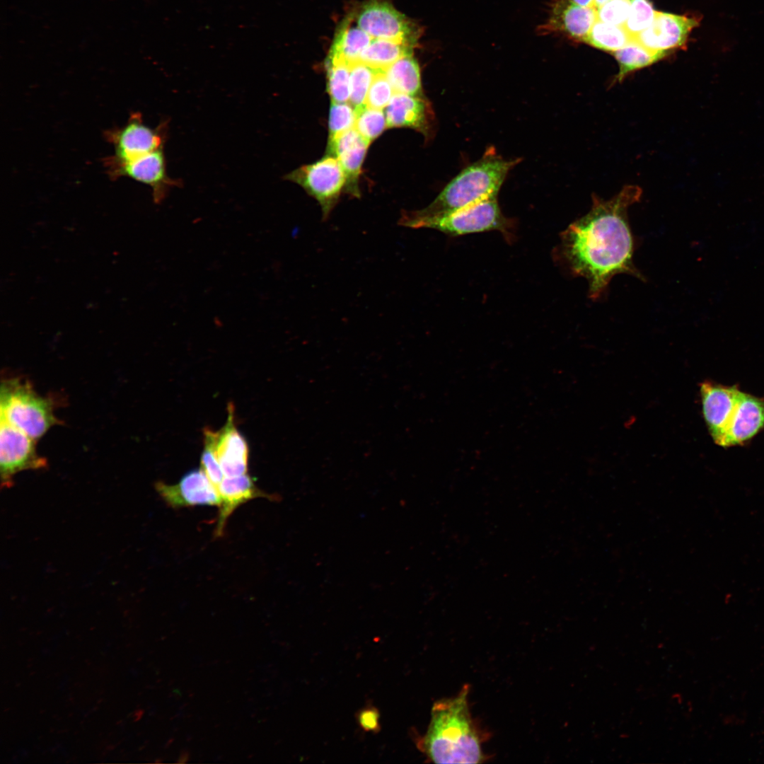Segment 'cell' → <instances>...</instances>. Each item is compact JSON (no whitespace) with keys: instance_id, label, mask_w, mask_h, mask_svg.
Segmentation results:
<instances>
[{"instance_id":"cell-1","label":"cell","mask_w":764,"mask_h":764,"mask_svg":"<svg viewBox=\"0 0 764 764\" xmlns=\"http://www.w3.org/2000/svg\"><path fill=\"white\" fill-rule=\"evenodd\" d=\"M641 195L639 187L627 185L608 200L594 196L589 212L561 233V260L574 276L587 281L591 299H599L616 274L644 279L633 262L635 240L627 216Z\"/></svg>"},{"instance_id":"cell-30","label":"cell","mask_w":764,"mask_h":764,"mask_svg":"<svg viewBox=\"0 0 764 764\" xmlns=\"http://www.w3.org/2000/svg\"><path fill=\"white\" fill-rule=\"evenodd\" d=\"M394 93L384 71H378L368 91L365 105L372 108L382 110L388 106Z\"/></svg>"},{"instance_id":"cell-23","label":"cell","mask_w":764,"mask_h":764,"mask_svg":"<svg viewBox=\"0 0 764 764\" xmlns=\"http://www.w3.org/2000/svg\"><path fill=\"white\" fill-rule=\"evenodd\" d=\"M619 65L616 80L621 81L628 74L648 66L666 57L667 54L650 50L635 40L623 48L612 52Z\"/></svg>"},{"instance_id":"cell-2","label":"cell","mask_w":764,"mask_h":764,"mask_svg":"<svg viewBox=\"0 0 764 764\" xmlns=\"http://www.w3.org/2000/svg\"><path fill=\"white\" fill-rule=\"evenodd\" d=\"M469 685L453 698L434 702L426 734L419 748L435 763H480L485 756L482 736L468 707Z\"/></svg>"},{"instance_id":"cell-18","label":"cell","mask_w":764,"mask_h":764,"mask_svg":"<svg viewBox=\"0 0 764 764\" xmlns=\"http://www.w3.org/2000/svg\"><path fill=\"white\" fill-rule=\"evenodd\" d=\"M432 112L424 97L394 93L386 110L388 127H407L427 134Z\"/></svg>"},{"instance_id":"cell-19","label":"cell","mask_w":764,"mask_h":764,"mask_svg":"<svg viewBox=\"0 0 764 764\" xmlns=\"http://www.w3.org/2000/svg\"><path fill=\"white\" fill-rule=\"evenodd\" d=\"M369 143L354 127L330 140V148L345 173L350 192L355 195L358 194L357 180Z\"/></svg>"},{"instance_id":"cell-4","label":"cell","mask_w":764,"mask_h":764,"mask_svg":"<svg viewBox=\"0 0 764 764\" xmlns=\"http://www.w3.org/2000/svg\"><path fill=\"white\" fill-rule=\"evenodd\" d=\"M0 417L34 440L58 423L50 398L39 395L28 381L4 380L0 391Z\"/></svg>"},{"instance_id":"cell-24","label":"cell","mask_w":764,"mask_h":764,"mask_svg":"<svg viewBox=\"0 0 764 764\" xmlns=\"http://www.w3.org/2000/svg\"><path fill=\"white\" fill-rule=\"evenodd\" d=\"M633 38L623 26L597 20L584 41L598 49L611 53L623 48Z\"/></svg>"},{"instance_id":"cell-15","label":"cell","mask_w":764,"mask_h":764,"mask_svg":"<svg viewBox=\"0 0 764 764\" xmlns=\"http://www.w3.org/2000/svg\"><path fill=\"white\" fill-rule=\"evenodd\" d=\"M598 20L595 7L579 6L570 0H555L547 21L540 25L542 35L560 33L577 41H584Z\"/></svg>"},{"instance_id":"cell-7","label":"cell","mask_w":764,"mask_h":764,"mask_svg":"<svg viewBox=\"0 0 764 764\" xmlns=\"http://www.w3.org/2000/svg\"><path fill=\"white\" fill-rule=\"evenodd\" d=\"M163 132L161 126L152 129L144 124L140 113H131L124 126L105 132L106 140L114 147V154L103 159L104 166L125 163L163 148Z\"/></svg>"},{"instance_id":"cell-22","label":"cell","mask_w":764,"mask_h":764,"mask_svg":"<svg viewBox=\"0 0 764 764\" xmlns=\"http://www.w3.org/2000/svg\"><path fill=\"white\" fill-rule=\"evenodd\" d=\"M384 73L395 93L424 97L419 67L412 54L396 61Z\"/></svg>"},{"instance_id":"cell-33","label":"cell","mask_w":764,"mask_h":764,"mask_svg":"<svg viewBox=\"0 0 764 764\" xmlns=\"http://www.w3.org/2000/svg\"><path fill=\"white\" fill-rule=\"evenodd\" d=\"M359 723L365 731H374L379 729V714L374 708H367L359 714Z\"/></svg>"},{"instance_id":"cell-9","label":"cell","mask_w":764,"mask_h":764,"mask_svg":"<svg viewBox=\"0 0 764 764\" xmlns=\"http://www.w3.org/2000/svg\"><path fill=\"white\" fill-rule=\"evenodd\" d=\"M35 441L1 419L0 473L2 488L12 487L13 478L19 472L45 468L46 459L37 454Z\"/></svg>"},{"instance_id":"cell-31","label":"cell","mask_w":764,"mask_h":764,"mask_svg":"<svg viewBox=\"0 0 764 764\" xmlns=\"http://www.w3.org/2000/svg\"><path fill=\"white\" fill-rule=\"evenodd\" d=\"M631 0H608L597 8L598 20L624 26L630 13Z\"/></svg>"},{"instance_id":"cell-29","label":"cell","mask_w":764,"mask_h":764,"mask_svg":"<svg viewBox=\"0 0 764 764\" xmlns=\"http://www.w3.org/2000/svg\"><path fill=\"white\" fill-rule=\"evenodd\" d=\"M355 109L347 103L332 102L329 115L330 140L354 127Z\"/></svg>"},{"instance_id":"cell-35","label":"cell","mask_w":764,"mask_h":764,"mask_svg":"<svg viewBox=\"0 0 764 764\" xmlns=\"http://www.w3.org/2000/svg\"><path fill=\"white\" fill-rule=\"evenodd\" d=\"M608 0H594V7H595L597 9L598 7H600L601 5H603Z\"/></svg>"},{"instance_id":"cell-13","label":"cell","mask_w":764,"mask_h":764,"mask_svg":"<svg viewBox=\"0 0 764 764\" xmlns=\"http://www.w3.org/2000/svg\"><path fill=\"white\" fill-rule=\"evenodd\" d=\"M228 419L224 427L218 432L205 428L212 443L213 449L225 477H234L248 473V445L244 436L237 429L234 422V407L228 405Z\"/></svg>"},{"instance_id":"cell-25","label":"cell","mask_w":764,"mask_h":764,"mask_svg":"<svg viewBox=\"0 0 764 764\" xmlns=\"http://www.w3.org/2000/svg\"><path fill=\"white\" fill-rule=\"evenodd\" d=\"M328 90L332 102L347 103L350 96V66L342 62H327Z\"/></svg>"},{"instance_id":"cell-34","label":"cell","mask_w":764,"mask_h":764,"mask_svg":"<svg viewBox=\"0 0 764 764\" xmlns=\"http://www.w3.org/2000/svg\"><path fill=\"white\" fill-rule=\"evenodd\" d=\"M573 3L585 7H594V0H570Z\"/></svg>"},{"instance_id":"cell-27","label":"cell","mask_w":764,"mask_h":764,"mask_svg":"<svg viewBox=\"0 0 764 764\" xmlns=\"http://www.w3.org/2000/svg\"><path fill=\"white\" fill-rule=\"evenodd\" d=\"M378 71L359 62L350 66L349 101L354 108L365 105L368 91Z\"/></svg>"},{"instance_id":"cell-6","label":"cell","mask_w":764,"mask_h":764,"mask_svg":"<svg viewBox=\"0 0 764 764\" xmlns=\"http://www.w3.org/2000/svg\"><path fill=\"white\" fill-rule=\"evenodd\" d=\"M285 178L299 185L318 202L324 219L330 214L347 183L345 173L339 161L330 156L301 166Z\"/></svg>"},{"instance_id":"cell-21","label":"cell","mask_w":764,"mask_h":764,"mask_svg":"<svg viewBox=\"0 0 764 764\" xmlns=\"http://www.w3.org/2000/svg\"><path fill=\"white\" fill-rule=\"evenodd\" d=\"M415 45L407 42L373 38L360 55L359 62L376 71H385L400 58L412 54Z\"/></svg>"},{"instance_id":"cell-12","label":"cell","mask_w":764,"mask_h":764,"mask_svg":"<svg viewBox=\"0 0 764 764\" xmlns=\"http://www.w3.org/2000/svg\"><path fill=\"white\" fill-rule=\"evenodd\" d=\"M155 488L171 508L194 506H216L221 503L217 490L202 468L185 473L175 485L158 481Z\"/></svg>"},{"instance_id":"cell-17","label":"cell","mask_w":764,"mask_h":764,"mask_svg":"<svg viewBox=\"0 0 764 764\" xmlns=\"http://www.w3.org/2000/svg\"><path fill=\"white\" fill-rule=\"evenodd\" d=\"M764 427V400L741 391L723 447L741 444Z\"/></svg>"},{"instance_id":"cell-16","label":"cell","mask_w":764,"mask_h":764,"mask_svg":"<svg viewBox=\"0 0 764 764\" xmlns=\"http://www.w3.org/2000/svg\"><path fill=\"white\" fill-rule=\"evenodd\" d=\"M217 491L221 503L216 519V537L222 536L227 519L241 504L257 497L272 499L276 498L258 489L255 484L254 478L248 473L234 477H224Z\"/></svg>"},{"instance_id":"cell-10","label":"cell","mask_w":764,"mask_h":764,"mask_svg":"<svg viewBox=\"0 0 764 764\" xmlns=\"http://www.w3.org/2000/svg\"><path fill=\"white\" fill-rule=\"evenodd\" d=\"M112 180L129 177L151 187L154 201L160 202L170 188L176 185L168 177L163 148L125 163L104 166Z\"/></svg>"},{"instance_id":"cell-3","label":"cell","mask_w":764,"mask_h":764,"mask_svg":"<svg viewBox=\"0 0 764 764\" xmlns=\"http://www.w3.org/2000/svg\"><path fill=\"white\" fill-rule=\"evenodd\" d=\"M519 160H506L493 147L478 161L461 170L427 207L403 215L407 227L424 220L451 214L490 197H497L509 170Z\"/></svg>"},{"instance_id":"cell-26","label":"cell","mask_w":764,"mask_h":764,"mask_svg":"<svg viewBox=\"0 0 764 764\" xmlns=\"http://www.w3.org/2000/svg\"><path fill=\"white\" fill-rule=\"evenodd\" d=\"M356 119L354 129L367 141L371 142L384 130L386 118L382 110L364 105L354 108Z\"/></svg>"},{"instance_id":"cell-28","label":"cell","mask_w":764,"mask_h":764,"mask_svg":"<svg viewBox=\"0 0 764 764\" xmlns=\"http://www.w3.org/2000/svg\"><path fill=\"white\" fill-rule=\"evenodd\" d=\"M655 13L649 0H631L628 18L623 27L634 39L652 24Z\"/></svg>"},{"instance_id":"cell-8","label":"cell","mask_w":764,"mask_h":764,"mask_svg":"<svg viewBox=\"0 0 764 764\" xmlns=\"http://www.w3.org/2000/svg\"><path fill=\"white\" fill-rule=\"evenodd\" d=\"M357 25L372 38L417 44L419 28L386 0H369L359 10Z\"/></svg>"},{"instance_id":"cell-14","label":"cell","mask_w":764,"mask_h":764,"mask_svg":"<svg viewBox=\"0 0 764 764\" xmlns=\"http://www.w3.org/2000/svg\"><path fill=\"white\" fill-rule=\"evenodd\" d=\"M698 24L695 18L656 11L652 24L633 40L650 50L668 54L685 44Z\"/></svg>"},{"instance_id":"cell-32","label":"cell","mask_w":764,"mask_h":764,"mask_svg":"<svg viewBox=\"0 0 764 764\" xmlns=\"http://www.w3.org/2000/svg\"><path fill=\"white\" fill-rule=\"evenodd\" d=\"M201 468L217 490L224 474L214 453L209 436L204 433V450L201 456Z\"/></svg>"},{"instance_id":"cell-11","label":"cell","mask_w":764,"mask_h":764,"mask_svg":"<svg viewBox=\"0 0 764 764\" xmlns=\"http://www.w3.org/2000/svg\"><path fill=\"white\" fill-rule=\"evenodd\" d=\"M702 414L713 441L723 446L741 391L710 381L700 385Z\"/></svg>"},{"instance_id":"cell-20","label":"cell","mask_w":764,"mask_h":764,"mask_svg":"<svg viewBox=\"0 0 764 764\" xmlns=\"http://www.w3.org/2000/svg\"><path fill=\"white\" fill-rule=\"evenodd\" d=\"M372 37L358 25L346 21L338 29L330 48L328 61L345 63L349 66L359 62L360 55Z\"/></svg>"},{"instance_id":"cell-5","label":"cell","mask_w":764,"mask_h":764,"mask_svg":"<svg viewBox=\"0 0 764 764\" xmlns=\"http://www.w3.org/2000/svg\"><path fill=\"white\" fill-rule=\"evenodd\" d=\"M497 197H490L451 214L422 221L414 228H433L451 236L498 231L510 241L513 222L502 213Z\"/></svg>"}]
</instances>
